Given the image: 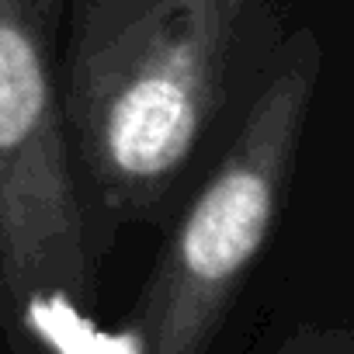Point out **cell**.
Listing matches in <instances>:
<instances>
[{"label": "cell", "mask_w": 354, "mask_h": 354, "mask_svg": "<svg viewBox=\"0 0 354 354\" xmlns=\"http://www.w3.org/2000/svg\"><path fill=\"white\" fill-rule=\"evenodd\" d=\"M63 118L94 230L156 223L233 87L274 59L271 0H66Z\"/></svg>", "instance_id": "obj_1"}, {"label": "cell", "mask_w": 354, "mask_h": 354, "mask_svg": "<svg viewBox=\"0 0 354 354\" xmlns=\"http://www.w3.org/2000/svg\"><path fill=\"white\" fill-rule=\"evenodd\" d=\"M319 73V35L292 32L247 101L226 153L149 268L125 326L136 354H205L212 347L281 219Z\"/></svg>", "instance_id": "obj_2"}, {"label": "cell", "mask_w": 354, "mask_h": 354, "mask_svg": "<svg viewBox=\"0 0 354 354\" xmlns=\"http://www.w3.org/2000/svg\"><path fill=\"white\" fill-rule=\"evenodd\" d=\"M49 39L32 0H0V326L15 354H56L91 326L104 250Z\"/></svg>", "instance_id": "obj_3"}, {"label": "cell", "mask_w": 354, "mask_h": 354, "mask_svg": "<svg viewBox=\"0 0 354 354\" xmlns=\"http://www.w3.org/2000/svg\"><path fill=\"white\" fill-rule=\"evenodd\" d=\"M278 354H354V330L302 326L278 347Z\"/></svg>", "instance_id": "obj_4"}, {"label": "cell", "mask_w": 354, "mask_h": 354, "mask_svg": "<svg viewBox=\"0 0 354 354\" xmlns=\"http://www.w3.org/2000/svg\"><path fill=\"white\" fill-rule=\"evenodd\" d=\"M32 4H35L42 25L49 28V35H56V28H59L63 18H66V0H32Z\"/></svg>", "instance_id": "obj_5"}]
</instances>
